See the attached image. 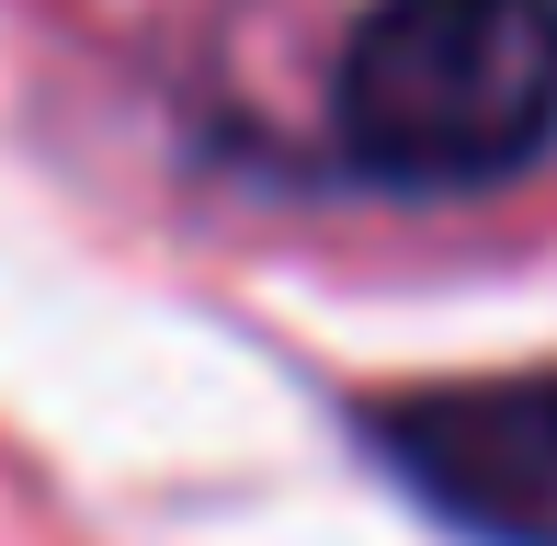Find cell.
I'll use <instances>...</instances> for the list:
<instances>
[{"label":"cell","mask_w":557,"mask_h":546,"mask_svg":"<svg viewBox=\"0 0 557 546\" xmlns=\"http://www.w3.org/2000/svg\"><path fill=\"white\" fill-rule=\"evenodd\" d=\"M364 444L421 512L478 546H557V364L444 376L364 410Z\"/></svg>","instance_id":"7a4b0ae2"},{"label":"cell","mask_w":557,"mask_h":546,"mask_svg":"<svg viewBox=\"0 0 557 546\" xmlns=\"http://www.w3.org/2000/svg\"><path fill=\"white\" fill-rule=\"evenodd\" d=\"M331 126L398 194L512 183L557 148V0H375L342 35Z\"/></svg>","instance_id":"6da1fadb"}]
</instances>
